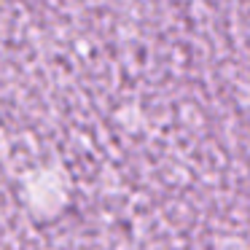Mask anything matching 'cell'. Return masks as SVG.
I'll return each mask as SVG.
<instances>
[]
</instances>
